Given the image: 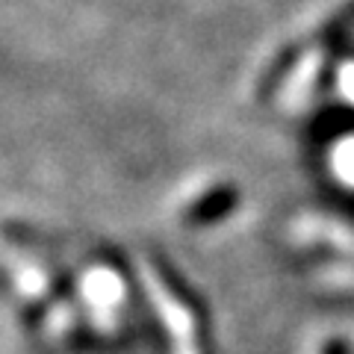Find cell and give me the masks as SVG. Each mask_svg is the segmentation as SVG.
Wrapping results in <instances>:
<instances>
[{"label": "cell", "instance_id": "obj_1", "mask_svg": "<svg viewBox=\"0 0 354 354\" xmlns=\"http://www.w3.org/2000/svg\"><path fill=\"white\" fill-rule=\"evenodd\" d=\"M136 274L139 290L169 339V354H207V319L186 283L153 254H139Z\"/></svg>", "mask_w": 354, "mask_h": 354}, {"label": "cell", "instance_id": "obj_2", "mask_svg": "<svg viewBox=\"0 0 354 354\" xmlns=\"http://www.w3.org/2000/svg\"><path fill=\"white\" fill-rule=\"evenodd\" d=\"M74 301L80 304L83 322L97 339L118 342L133 313V292L118 263L97 257L83 263L74 274Z\"/></svg>", "mask_w": 354, "mask_h": 354}, {"label": "cell", "instance_id": "obj_3", "mask_svg": "<svg viewBox=\"0 0 354 354\" xmlns=\"http://www.w3.org/2000/svg\"><path fill=\"white\" fill-rule=\"evenodd\" d=\"M9 278L18 301L32 310H44L57 295V274L44 257L21 254L18 260H9Z\"/></svg>", "mask_w": 354, "mask_h": 354}, {"label": "cell", "instance_id": "obj_4", "mask_svg": "<svg viewBox=\"0 0 354 354\" xmlns=\"http://www.w3.org/2000/svg\"><path fill=\"white\" fill-rule=\"evenodd\" d=\"M239 192L230 183H207L198 186L195 192H189L180 201V218L186 225H209L218 221L221 216H227L236 207Z\"/></svg>", "mask_w": 354, "mask_h": 354}, {"label": "cell", "instance_id": "obj_5", "mask_svg": "<svg viewBox=\"0 0 354 354\" xmlns=\"http://www.w3.org/2000/svg\"><path fill=\"white\" fill-rule=\"evenodd\" d=\"M325 169L342 192H354V133L330 139L325 151Z\"/></svg>", "mask_w": 354, "mask_h": 354}, {"label": "cell", "instance_id": "obj_6", "mask_svg": "<svg viewBox=\"0 0 354 354\" xmlns=\"http://www.w3.org/2000/svg\"><path fill=\"white\" fill-rule=\"evenodd\" d=\"M334 86L339 97L354 109V62H337V71H334Z\"/></svg>", "mask_w": 354, "mask_h": 354}, {"label": "cell", "instance_id": "obj_7", "mask_svg": "<svg viewBox=\"0 0 354 354\" xmlns=\"http://www.w3.org/2000/svg\"><path fill=\"white\" fill-rule=\"evenodd\" d=\"M313 354H348V348H346V342H342L339 337H325V339L316 346Z\"/></svg>", "mask_w": 354, "mask_h": 354}, {"label": "cell", "instance_id": "obj_8", "mask_svg": "<svg viewBox=\"0 0 354 354\" xmlns=\"http://www.w3.org/2000/svg\"><path fill=\"white\" fill-rule=\"evenodd\" d=\"M351 21H354V0H348V3L339 9V12H337V18H334V24H328V30H325V32H334V27L351 24Z\"/></svg>", "mask_w": 354, "mask_h": 354}]
</instances>
